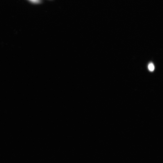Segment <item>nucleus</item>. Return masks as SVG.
Returning <instances> with one entry per match:
<instances>
[{
    "mask_svg": "<svg viewBox=\"0 0 163 163\" xmlns=\"http://www.w3.org/2000/svg\"><path fill=\"white\" fill-rule=\"evenodd\" d=\"M30 1L35 3H39L40 2V0H30Z\"/></svg>",
    "mask_w": 163,
    "mask_h": 163,
    "instance_id": "obj_2",
    "label": "nucleus"
},
{
    "mask_svg": "<svg viewBox=\"0 0 163 163\" xmlns=\"http://www.w3.org/2000/svg\"><path fill=\"white\" fill-rule=\"evenodd\" d=\"M148 69L150 71H153L154 69V65L152 63L148 65Z\"/></svg>",
    "mask_w": 163,
    "mask_h": 163,
    "instance_id": "obj_1",
    "label": "nucleus"
}]
</instances>
